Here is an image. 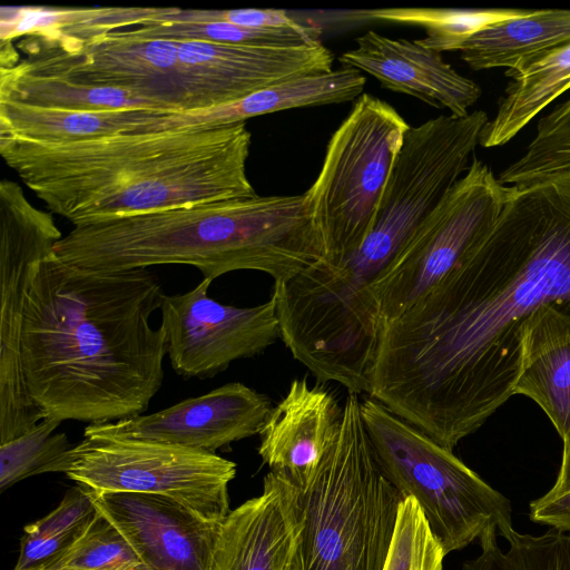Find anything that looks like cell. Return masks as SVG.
I'll return each mask as SVG.
<instances>
[{
	"label": "cell",
	"mask_w": 570,
	"mask_h": 570,
	"mask_svg": "<svg viewBox=\"0 0 570 570\" xmlns=\"http://www.w3.org/2000/svg\"><path fill=\"white\" fill-rule=\"evenodd\" d=\"M547 305L570 309V173L510 186L485 240L383 326L368 396L452 450L513 395Z\"/></svg>",
	"instance_id": "obj_1"
},
{
	"label": "cell",
	"mask_w": 570,
	"mask_h": 570,
	"mask_svg": "<svg viewBox=\"0 0 570 570\" xmlns=\"http://www.w3.org/2000/svg\"><path fill=\"white\" fill-rule=\"evenodd\" d=\"M165 293L147 268L92 272L51 254L27 302L21 361L41 419L90 424L144 414L164 380Z\"/></svg>",
	"instance_id": "obj_2"
},
{
	"label": "cell",
	"mask_w": 570,
	"mask_h": 570,
	"mask_svg": "<svg viewBox=\"0 0 570 570\" xmlns=\"http://www.w3.org/2000/svg\"><path fill=\"white\" fill-rule=\"evenodd\" d=\"M246 122L130 131L71 142L0 134V155L47 208L95 219L257 195Z\"/></svg>",
	"instance_id": "obj_3"
},
{
	"label": "cell",
	"mask_w": 570,
	"mask_h": 570,
	"mask_svg": "<svg viewBox=\"0 0 570 570\" xmlns=\"http://www.w3.org/2000/svg\"><path fill=\"white\" fill-rule=\"evenodd\" d=\"M63 263L92 272L190 265L212 281L234 271L285 282L325 261L304 194L184 204L95 219L56 244Z\"/></svg>",
	"instance_id": "obj_4"
},
{
	"label": "cell",
	"mask_w": 570,
	"mask_h": 570,
	"mask_svg": "<svg viewBox=\"0 0 570 570\" xmlns=\"http://www.w3.org/2000/svg\"><path fill=\"white\" fill-rule=\"evenodd\" d=\"M298 489L302 529L291 570H383L402 494L384 475L348 392L340 431Z\"/></svg>",
	"instance_id": "obj_5"
},
{
	"label": "cell",
	"mask_w": 570,
	"mask_h": 570,
	"mask_svg": "<svg viewBox=\"0 0 570 570\" xmlns=\"http://www.w3.org/2000/svg\"><path fill=\"white\" fill-rule=\"evenodd\" d=\"M39 75L127 91L173 112L228 102L218 43L114 30L87 38L58 36L42 43L33 61Z\"/></svg>",
	"instance_id": "obj_6"
},
{
	"label": "cell",
	"mask_w": 570,
	"mask_h": 570,
	"mask_svg": "<svg viewBox=\"0 0 570 570\" xmlns=\"http://www.w3.org/2000/svg\"><path fill=\"white\" fill-rule=\"evenodd\" d=\"M361 415L384 475L417 501L445 556L489 528L499 535L513 528L510 501L452 450L372 397L361 401Z\"/></svg>",
	"instance_id": "obj_7"
},
{
	"label": "cell",
	"mask_w": 570,
	"mask_h": 570,
	"mask_svg": "<svg viewBox=\"0 0 570 570\" xmlns=\"http://www.w3.org/2000/svg\"><path fill=\"white\" fill-rule=\"evenodd\" d=\"M410 125L387 102L362 94L331 136L320 174L304 193L308 216L336 267L366 239Z\"/></svg>",
	"instance_id": "obj_8"
},
{
	"label": "cell",
	"mask_w": 570,
	"mask_h": 570,
	"mask_svg": "<svg viewBox=\"0 0 570 570\" xmlns=\"http://www.w3.org/2000/svg\"><path fill=\"white\" fill-rule=\"evenodd\" d=\"M509 193L510 186L502 185L485 163L473 157L466 171L372 284L382 328L485 240Z\"/></svg>",
	"instance_id": "obj_9"
},
{
	"label": "cell",
	"mask_w": 570,
	"mask_h": 570,
	"mask_svg": "<svg viewBox=\"0 0 570 570\" xmlns=\"http://www.w3.org/2000/svg\"><path fill=\"white\" fill-rule=\"evenodd\" d=\"M86 489L163 495L220 523L230 512L236 463L216 453L156 441L86 435L65 473Z\"/></svg>",
	"instance_id": "obj_10"
},
{
	"label": "cell",
	"mask_w": 570,
	"mask_h": 570,
	"mask_svg": "<svg viewBox=\"0 0 570 570\" xmlns=\"http://www.w3.org/2000/svg\"><path fill=\"white\" fill-rule=\"evenodd\" d=\"M61 238L52 215L35 207L20 185L0 181V443L41 420L24 383L21 336L35 278Z\"/></svg>",
	"instance_id": "obj_11"
},
{
	"label": "cell",
	"mask_w": 570,
	"mask_h": 570,
	"mask_svg": "<svg viewBox=\"0 0 570 570\" xmlns=\"http://www.w3.org/2000/svg\"><path fill=\"white\" fill-rule=\"evenodd\" d=\"M212 279L203 278L184 294L163 298L161 327L166 354L184 379H209L230 363L256 356L279 337L275 301L237 307L208 296Z\"/></svg>",
	"instance_id": "obj_12"
},
{
	"label": "cell",
	"mask_w": 570,
	"mask_h": 570,
	"mask_svg": "<svg viewBox=\"0 0 570 570\" xmlns=\"http://www.w3.org/2000/svg\"><path fill=\"white\" fill-rule=\"evenodd\" d=\"M272 409L265 394L232 382L153 414L89 424L83 436L156 441L215 453L259 434Z\"/></svg>",
	"instance_id": "obj_13"
},
{
	"label": "cell",
	"mask_w": 570,
	"mask_h": 570,
	"mask_svg": "<svg viewBox=\"0 0 570 570\" xmlns=\"http://www.w3.org/2000/svg\"><path fill=\"white\" fill-rule=\"evenodd\" d=\"M87 490L147 570L213 569L222 522L207 521L163 495Z\"/></svg>",
	"instance_id": "obj_14"
},
{
	"label": "cell",
	"mask_w": 570,
	"mask_h": 570,
	"mask_svg": "<svg viewBox=\"0 0 570 570\" xmlns=\"http://www.w3.org/2000/svg\"><path fill=\"white\" fill-rule=\"evenodd\" d=\"M301 529L298 489L271 471L222 522L212 570H291Z\"/></svg>",
	"instance_id": "obj_15"
},
{
	"label": "cell",
	"mask_w": 570,
	"mask_h": 570,
	"mask_svg": "<svg viewBox=\"0 0 570 570\" xmlns=\"http://www.w3.org/2000/svg\"><path fill=\"white\" fill-rule=\"evenodd\" d=\"M356 47L338 57L342 67L364 71L394 92L417 98L436 109L463 117L481 96V88L463 77L441 52L419 40L392 39L370 30L355 39Z\"/></svg>",
	"instance_id": "obj_16"
},
{
	"label": "cell",
	"mask_w": 570,
	"mask_h": 570,
	"mask_svg": "<svg viewBox=\"0 0 570 570\" xmlns=\"http://www.w3.org/2000/svg\"><path fill=\"white\" fill-rule=\"evenodd\" d=\"M342 413L328 391L306 379L293 380L259 433L258 454L271 471L301 488L334 442Z\"/></svg>",
	"instance_id": "obj_17"
},
{
	"label": "cell",
	"mask_w": 570,
	"mask_h": 570,
	"mask_svg": "<svg viewBox=\"0 0 570 570\" xmlns=\"http://www.w3.org/2000/svg\"><path fill=\"white\" fill-rule=\"evenodd\" d=\"M513 394L532 399L559 435H570V309L547 305L530 317Z\"/></svg>",
	"instance_id": "obj_18"
},
{
	"label": "cell",
	"mask_w": 570,
	"mask_h": 570,
	"mask_svg": "<svg viewBox=\"0 0 570 570\" xmlns=\"http://www.w3.org/2000/svg\"><path fill=\"white\" fill-rule=\"evenodd\" d=\"M365 80L360 71L344 67L307 75L268 86L237 101L203 110L170 112L164 117L161 127L225 126L287 109L351 101L363 94Z\"/></svg>",
	"instance_id": "obj_19"
},
{
	"label": "cell",
	"mask_w": 570,
	"mask_h": 570,
	"mask_svg": "<svg viewBox=\"0 0 570 570\" xmlns=\"http://www.w3.org/2000/svg\"><path fill=\"white\" fill-rule=\"evenodd\" d=\"M567 43H570V10H529L479 30L458 50L473 70L507 68V72H512Z\"/></svg>",
	"instance_id": "obj_20"
},
{
	"label": "cell",
	"mask_w": 570,
	"mask_h": 570,
	"mask_svg": "<svg viewBox=\"0 0 570 570\" xmlns=\"http://www.w3.org/2000/svg\"><path fill=\"white\" fill-rule=\"evenodd\" d=\"M173 112L148 108L79 111L0 100V134L40 142H71L138 131Z\"/></svg>",
	"instance_id": "obj_21"
},
{
	"label": "cell",
	"mask_w": 570,
	"mask_h": 570,
	"mask_svg": "<svg viewBox=\"0 0 570 570\" xmlns=\"http://www.w3.org/2000/svg\"><path fill=\"white\" fill-rule=\"evenodd\" d=\"M494 117L484 126L480 145L503 146L535 116L570 89V43L550 50L512 72Z\"/></svg>",
	"instance_id": "obj_22"
},
{
	"label": "cell",
	"mask_w": 570,
	"mask_h": 570,
	"mask_svg": "<svg viewBox=\"0 0 570 570\" xmlns=\"http://www.w3.org/2000/svg\"><path fill=\"white\" fill-rule=\"evenodd\" d=\"M135 32L157 38L191 39L255 47H304L322 43V29L297 23L292 27H244L223 20L205 19L197 9L165 8L146 20Z\"/></svg>",
	"instance_id": "obj_23"
},
{
	"label": "cell",
	"mask_w": 570,
	"mask_h": 570,
	"mask_svg": "<svg viewBox=\"0 0 570 570\" xmlns=\"http://www.w3.org/2000/svg\"><path fill=\"white\" fill-rule=\"evenodd\" d=\"M0 100L79 111L157 109L127 91L83 86L59 77L32 73L17 63L0 68Z\"/></svg>",
	"instance_id": "obj_24"
},
{
	"label": "cell",
	"mask_w": 570,
	"mask_h": 570,
	"mask_svg": "<svg viewBox=\"0 0 570 570\" xmlns=\"http://www.w3.org/2000/svg\"><path fill=\"white\" fill-rule=\"evenodd\" d=\"M529 10L517 9H428L389 8L350 12L351 19L382 20L420 26L426 37L419 41L438 52L458 50L459 46L479 30Z\"/></svg>",
	"instance_id": "obj_25"
},
{
	"label": "cell",
	"mask_w": 570,
	"mask_h": 570,
	"mask_svg": "<svg viewBox=\"0 0 570 570\" xmlns=\"http://www.w3.org/2000/svg\"><path fill=\"white\" fill-rule=\"evenodd\" d=\"M97 509L89 491L70 489L46 517L24 527L13 570H35L69 548L88 528Z\"/></svg>",
	"instance_id": "obj_26"
},
{
	"label": "cell",
	"mask_w": 570,
	"mask_h": 570,
	"mask_svg": "<svg viewBox=\"0 0 570 570\" xmlns=\"http://www.w3.org/2000/svg\"><path fill=\"white\" fill-rule=\"evenodd\" d=\"M498 529L480 535L481 553L466 561L462 570H570V534L556 528L540 535L522 534L513 528L501 534L509 543L502 551Z\"/></svg>",
	"instance_id": "obj_27"
},
{
	"label": "cell",
	"mask_w": 570,
	"mask_h": 570,
	"mask_svg": "<svg viewBox=\"0 0 570 570\" xmlns=\"http://www.w3.org/2000/svg\"><path fill=\"white\" fill-rule=\"evenodd\" d=\"M60 421L41 419L26 433L0 443V491L21 480L48 472L66 473L72 444L66 433H57Z\"/></svg>",
	"instance_id": "obj_28"
},
{
	"label": "cell",
	"mask_w": 570,
	"mask_h": 570,
	"mask_svg": "<svg viewBox=\"0 0 570 570\" xmlns=\"http://www.w3.org/2000/svg\"><path fill=\"white\" fill-rule=\"evenodd\" d=\"M564 173H570V97L538 121L523 155L498 179L505 186H519Z\"/></svg>",
	"instance_id": "obj_29"
},
{
	"label": "cell",
	"mask_w": 570,
	"mask_h": 570,
	"mask_svg": "<svg viewBox=\"0 0 570 570\" xmlns=\"http://www.w3.org/2000/svg\"><path fill=\"white\" fill-rule=\"evenodd\" d=\"M35 570H147L121 532L98 510L85 532Z\"/></svg>",
	"instance_id": "obj_30"
},
{
	"label": "cell",
	"mask_w": 570,
	"mask_h": 570,
	"mask_svg": "<svg viewBox=\"0 0 570 570\" xmlns=\"http://www.w3.org/2000/svg\"><path fill=\"white\" fill-rule=\"evenodd\" d=\"M444 557L417 501L404 498L383 570H442Z\"/></svg>",
	"instance_id": "obj_31"
},
{
	"label": "cell",
	"mask_w": 570,
	"mask_h": 570,
	"mask_svg": "<svg viewBox=\"0 0 570 570\" xmlns=\"http://www.w3.org/2000/svg\"><path fill=\"white\" fill-rule=\"evenodd\" d=\"M205 19L228 21L244 27H292L298 22L285 10L281 9H232V10H198Z\"/></svg>",
	"instance_id": "obj_32"
},
{
	"label": "cell",
	"mask_w": 570,
	"mask_h": 570,
	"mask_svg": "<svg viewBox=\"0 0 570 570\" xmlns=\"http://www.w3.org/2000/svg\"><path fill=\"white\" fill-rule=\"evenodd\" d=\"M530 518L535 522L570 532V491L553 498L543 495L532 501Z\"/></svg>",
	"instance_id": "obj_33"
},
{
	"label": "cell",
	"mask_w": 570,
	"mask_h": 570,
	"mask_svg": "<svg viewBox=\"0 0 570 570\" xmlns=\"http://www.w3.org/2000/svg\"><path fill=\"white\" fill-rule=\"evenodd\" d=\"M570 491V435L563 440V455L561 468L554 485L544 494L553 498Z\"/></svg>",
	"instance_id": "obj_34"
}]
</instances>
